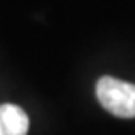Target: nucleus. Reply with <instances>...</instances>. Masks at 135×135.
<instances>
[{"instance_id":"f03ea898","label":"nucleus","mask_w":135,"mask_h":135,"mask_svg":"<svg viewBox=\"0 0 135 135\" xmlns=\"http://www.w3.org/2000/svg\"><path fill=\"white\" fill-rule=\"evenodd\" d=\"M28 114L15 103L0 105V135H26L28 133Z\"/></svg>"},{"instance_id":"f257e3e1","label":"nucleus","mask_w":135,"mask_h":135,"mask_svg":"<svg viewBox=\"0 0 135 135\" xmlns=\"http://www.w3.org/2000/svg\"><path fill=\"white\" fill-rule=\"evenodd\" d=\"M96 96L103 109L118 118L135 116V84L114 77H101L96 84Z\"/></svg>"}]
</instances>
